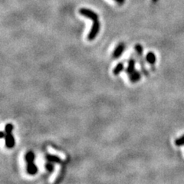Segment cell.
I'll return each instance as SVG.
<instances>
[{"instance_id":"cell-1","label":"cell","mask_w":184,"mask_h":184,"mask_svg":"<svg viewBox=\"0 0 184 184\" xmlns=\"http://www.w3.org/2000/svg\"><path fill=\"white\" fill-rule=\"evenodd\" d=\"M79 13H80L81 16H83L86 17V18H89V19L92 20L93 22L98 20V18H99L96 12H94V11L86 8H80V9H79Z\"/></svg>"},{"instance_id":"cell-2","label":"cell","mask_w":184,"mask_h":184,"mask_svg":"<svg viewBox=\"0 0 184 184\" xmlns=\"http://www.w3.org/2000/svg\"><path fill=\"white\" fill-rule=\"evenodd\" d=\"M134 49H135L136 52L137 54L138 57H139L140 61V65H141V69L142 71L144 73V75H148V71L146 70L145 65H144V59H143V52H144V49H143V46L140 44H137V45L134 46Z\"/></svg>"},{"instance_id":"cell-3","label":"cell","mask_w":184,"mask_h":184,"mask_svg":"<svg viewBox=\"0 0 184 184\" xmlns=\"http://www.w3.org/2000/svg\"><path fill=\"white\" fill-rule=\"evenodd\" d=\"M100 28H101V25H100L99 21H94L93 23V25H92V26H91V31H90V32L88 33V35H87L88 40L92 41L96 38L97 34L99 33Z\"/></svg>"},{"instance_id":"cell-4","label":"cell","mask_w":184,"mask_h":184,"mask_svg":"<svg viewBox=\"0 0 184 184\" xmlns=\"http://www.w3.org/2000/svg\"><path fill=\"white\" fill-rule=\"evenodd\" d=\"M5 144H6V147L8 148V149H12V148H13L15 147V145H16V140H15V138L12 133L6 134Z\"/></svg>"},{"instance_id":"cell-5","label":"cell","mask_w":184,"mask_h":184,"mask_svg":"<svg viewBox=\"0 0 184 184\" xmlns=\"http://www.w3.org/2000/svg\"><path fill=\"white\" fill-rule=\"evenodd\" d=\"M125 50V44L123 42L120 43L119 45L116 47V49H114L113 52V58L114 59H118L121 56L123 52Z\"/></svg>"},{"instance_id":"cell-6","label":"cell","mask_w":184,"mask_h":184,"mask_svg":"<svg viewBox=\"0 0 184 184\" xmlns=\"http://www.w3.org/2000/svg\"><path fill=\"white\" fill-rule=\"evenodd\" d=\"M27 173H28L29 175H35V174L38 173V167L35 164V163H32V164H27Z\"/></svg>"},{"instance_id":"cell-7","label":"cell","mask_w":184,"mask_h":184,"mask_svg":"<svg viewBox=\"0 0 184 184\" xmlns=\"http://www.w3.org/2000/svg\"><path fill=\"white\" fill-rule=\"evenodd\" d=\"M135 65H136V61L134 60V59H130L128 61V68H127V73H128V75H130L132 73L135 71Z\"/></svg>"},{"instance_id":"cell-8","label":"cell","mask_w":184,"mask_h":184,"mask_svg":"<svg viewBox=\"0 0 184 184\" xmlns=\"http://www.w3.org/2000/svg\"><path fill=\"white\" fill-rule=\"evenodd\" d=\"M129 76H130V81H131L132 83L138 82V81L140 80V78H141V74L137 71H134V72L132 73V74H130Z\"/></svg>"},{"instance_id":"cell-9","label":"cell","mask_w":184,"mask_h":184,"mask_svg":"<svg viewBox=\"0 0 184 184\" xmlns=\"http://www.w3.org/2000/svg\"><path fill=\"white\" fill-rule=\"evenodd\" d=\"M146 60L147 61L150 65H155V63H156L157 61V59H156V55L154 54V52H148L146 55Z\"/></svg>"},{"instance_id":"cell-10","label":"cell","mask_w":184,"mask_h":184,"mask_svg":"<svg viewBox=\"0 0 184 184\" xmlns=\"http://www.w3.org/2000/svg\"><path fill=\"white\" fill-rule=\"evenodd\" d=\"M46 160L49 162L51 163H55V164H60L61 163V159L60 157H59L58 156H55V155H51V154H47L45 156Z\"/></svg>"},{"instance_id":"cell-11","label":"cell","mask_w":184,"mask_h":184,"mask_svg":"<svg viewBox=\"0 0 184 184\" xmlns=\"http://www.w3.org/2000/svg\"><path fill=\"white\" fill-rule=\"evenodd\" d=\"M25 160L27 164H32L35 161V154L33 151H28L25 156Z\"/></svg>"},{"instance_id":"cell-12","label":"cell","mask_w":184,"mask_h":184,"mask_svg":"<svg viewBox=\"0 0 184 184\" xmlns=\"http://www.w3.org/2000/svg\"><path fill=\"white\" fill-rule=\"evenodd\" d=\"M123 68H124V65H123V63H119V64H117V65H116V67L114 68V69L113 71L114 75H119L120 73L121 72V71H123Z\"/></svg>"},{"instance_id":"cell-13","label":"cell","mask_w":184,"mask_h":184,"mask_svg":"<svg viewBox=\"0 0 184 184\" xmlns=\"http://www.w3.org/2000/svg\"><path fill=\"white\" fill-rule=\"evenodd\" d=\"M14 129V126L12 123H7L5 127V133L8 134V133H12V130Z\"/></svg>"},{"instance_id":"cell-14","label":"cell","mask_w":184,"mask_h":184,"mask_svg":"<svg viewBox=\"0 0 184 184\" xmlns=\"http://www.w3.org/2000/svg\"><path fill=\"white\" fill-rule=\"evenodd\" d=\"M175 144H176V146H179V147L184 145V134L183 136H181L180 137H179L178 139L176 140Z\"/></svg>"},{"instance_id":"cell-15","label":"cell","mask_w":184,"mask_h":184,"mask_svg":"<svg viewBox=\"0 0 184 184\" xmlns=\"http://www.w3.org/2000/svg\"><path fill=\"white\" fill-rule=\"evenodd\" d=\"M45 168L46 170L49 171V172H52L54 170V165H53V163H51V162H49L45 164Z\"/></svg>"},{"instance_id":"cell-16","label":"cell","mask_w":184,"mask_h":184,"mask_svg":"<svg viewBox=\"0 0 184 184\" xmlns=\"http://www.w3.org/2000/svg\"><path fill=\"white\" fill-rule=\"evenodd\" d=\"M6 137V133L2 131H0V139H2V138H5Z\"/></svg>"},{"instance_id":"cell-17","label":"cell","mask_w":184,"mask_h":184,"mask_svg":"<svg viewBox=\"0 0 184 184\" xmlns=\"http://www.w3.org/2000/svg\"><path fill=\"white\" fill-rule=\"evenodd\" d=\"M115 1L119 4H123V2H124V0H115Z\"/></svg>"},{"instance_id":"cell-18","label":"cell","mask_w":184,"mask_h":184,"mask_svg":"<svg viewBox=\"0 0 184 184\" xmlns=\"http://www.w3.org/2000/svg\"><path fill=\"white\" fill-rule=\"evenodd\" d=\"M152 2H154V3H156V2H158V0H152Z\"/></svg>"}]
</instances>
